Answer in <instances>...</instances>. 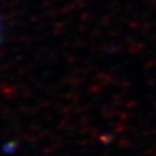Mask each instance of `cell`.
<instances>
[{"mask_svg":"<svg viewBox=\"0 0 156 156\" xmlns=\"http://www.w3.org/2000/svg\"><path fill=\"white\" fill-rule=\"evenodd\" d=\"M0 35H2V20H0Z\"/></svg>","mask_w":156,"mask_h":156,"instance_id":"obj_1","label":"cell"}]
</instances>
